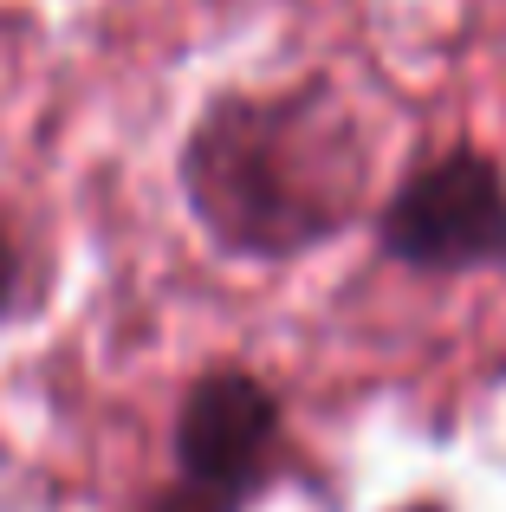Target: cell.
Wrapping results in <instances>:
<instances>
[{
    "mask_svg": "<svg viewBox=\"0 0 506 512\" xmlns=\"http://www.w3.org/2000/svg\"><path fill=\"white\" fill-rule=\"evenodd\" d=\"M176 182L215 253L299 260L364 214V124L325 78L286 91H221L182 137Z\"/></svg>",
    "mask_w": 506,
    "mask_h": 512,
    "instance_id": "obj_1",
    "label": "cell"
},
{
    "mask_svg": "<svg viewBox=\"0 0 506 512\" xmlns=\"http://www.w3.org/2000/svg\"><path fill=\"white\" fill-rule=\"evenodd\" d=\"M247 500L253 493H241V487H221V480H202V474L176 467V480L163 493H150L137 512H247Z\"/></svg>",
    "mask_w": 506,
    "mask_h": 512,
    "instance_id": "obj_4",
    "label": "cell"
},
{
    "mask_svg": "<svg viewBox=\"0 0 506 512\" xmlns=\"http://www.w3.org/2000/svg\"><path fill=\"white\" fill-rule=\"evenodd\" d=\"M383 260L409 273H506V175L481 150H448L403 175L377 208Z\"/></svg>",
    "mask_w": 506,
    "mask_h": 512,
    "instance_id": "obj_2",
    "label": "cell"
},
{
    "mask_svg": "<svg viewBox=\"0 0 506 512\" xmlns=\"http://www.w3.org/2000/svg\"><path fill=\"white\" fill-rule=\"evenodd\" d=\"M279 441H286V415L253 370L195 376L176 409V467L221 480V487L260 493L266 474L279 467Z\"/></svg>",
    "mask_w": 506,
    "mask_h": 512,
    "instance_id": "obj_3",
    "label": "cell"
},
{
    "mask_svg": "<svg viewBox=\"0 0 506 512\" xmlns=\"http://www.w3.org/2000/svg\"><path fill=\"white\" fill-rule=\"evenodd\" d=\"M26 299H33V266H26V247H20V234H13L7 208H0V318L20 312Z\"/></svg>",
    "mask_w": 506,
    "mask_h": 512,
    "instance_id": "obj_5",
    "label": "cell"
}]
</instances>
